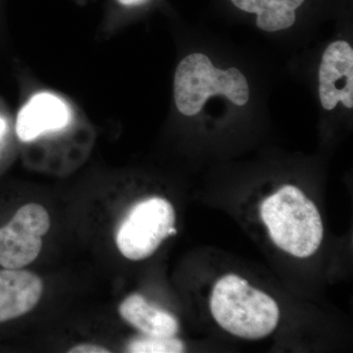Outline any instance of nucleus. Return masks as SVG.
<instances>
[{
	"label": "nucleus",
	"mask_w": 353,
	"mask_h": 353,
	"mask_svg": "<svg viewBox=\"0 0 353 353\" xmlns=\"http://www.w3.org/2000/svg\"><path fill=\"white\" fill-rule=\"evenodd\" d=\"M285 62L209 30L183 32L172 85L173 114L201 141L264 131Z\"/></svg>",
	"instance_id": "nucleus-1"
},
{
	"label": "nucleus",
	"mask_w": 353,
	"mask_h": 353,
	"mask_svg": "<svg viewBox=\"0 0 353 353\" xmlns=\"http://www.w3.org/2000/svg\"><path fill=\"white\" fill-rule=\"evenodd\" d=\"M285 69L287 76L310 92L325 138L352 128L353 24L350 16H341L326 39L292 53Z\"/></svg>",
	"instance_id": "nucleus-2"
},
{
	"label": "nucleus",
	"mask_w": 353,
	"mask_h": 353,
	"mask_svg": "<svg viewBox=\"0 0 353 353\" xmlns=\"http://www.w3.org/2000/svg\"><path fill=\"white\" fill-rule=\"evenodd\" d=\"M260 216L269 236L283 252L307 259L324 238L321 215L314 202L292 183H284L260 206Z\"/></svg>",
	"instance_id": "nucleus-3"
},
{
	"label": "nucleus",
	"mask_w": 353,
	"mask_h": 353,
	"mask_svg": "<svg viewBox=\"0 0 353 353\" xmlns=\"http://www.w3.org/2000/svg\"><path fill=\"white\" fill-rule=\"evenodd\" d=\"M209 306L221 328L243 340L266 338L280 320L277 303L236 274L223 276L215 283Z\"/></svg>",
	"instance_id": "nucleus-4"
},
{
	"label": "nucleus",
	"mask_w": 353,
	"mask_h": 353,
	"mask_svg": "<svg viewBox=\"0 0 353 353\" xmlns=\"http://www.w3.org/2000/svg\"><path fill=\"white\" fill-rule=\"evenodd\" d=\"M176 213L163 197L139 202L120 225L116 243L126 259L139 261L152 256L165 239L176 234Z\"/></svg>",
	"instance_id": "nucleus-5"
},
{
	"label": "nucleus",
	"mask_w": 353,
	"mask_h": 353,
	"mask_svg": "<svg viewBox=\"0 0 353 353\" xmlns=\"http://www.w3.org/2000/svg\"><path fill=\"white\" fill-rule=\"evenodd\" d=\"M50 227L48 211L37 203L22 206L12 220L0 229V265L21 269L39 256L43 236Z\"/></svg>",
	"instance_id": "nucleus-6"
},
{
	"label": "nucleus",
	"mask_w": 353,
	"mask_h": 353,
	"mask_svg": "<svg viewBox=\"0 0 353 353\" xmlns=\"http://www.w3.org/2000/svg\"><path fill=\"white\" fill-rule=\"evenodd\" d=\"M71 112L61 99L41 92L34 95L18 114L16 132L22 141H31L46 132L63 129L69 124Z\"/></svg>",
	"instance_id": "nucleus-7"
},
{
	"label": "nucleus",
	"mask_w": 353,
	"mask_h": 353,
	"mask_svg": "<svg viewBox=\"0 0 353 353\" xmlns=\"http://www.w3.org/2000/svg\"><path fill=\"white\" fill-rule=\"evenodd\" d=\"M43 290V281L36 274L20 269L0 270V323L30 312Z\"/></svg>",
	"instance_id": "nucleus-8"
},
{
	"label": "nucleus",
	"mask_w": 353,
	"mask_h": 353,
	"mask_svg": "<svg viewBox=\"0 0 353 353\" xmlns=\"http://www.w3.org/2000/svg\"><path fill=\"white\" fill-rule=\"evenodd\" d=\"M120 315L125 321L150 336H175L179 332V322L175 316L148 303L139 294H131L123 301Z\"/></svg>",
	"instance_id": "nucleus-9"
},
{
	"label": "nucleus",
	"mask_w": 353,
	"mask_h": 353,
	"mask_svg": "<svg viewBox=\"0 0 353 353\" xmlns=\"http://www.w3.org/2000/svg\"><path fill=\"white\" fill-rule=\"evenodd\" d=\"M185 350V343L175 336H145L128 345V352L134 353H182Z\"/></svg>",
	"instance_id": "nucleus-10"
},
{
	"label": "nucleus",
	"mask_w": 353,
	"mask_h": 353,
	"mask_svg": "<svg viewBox=\"0 0 353 353\" xmlns=\"http://www.w3.org/2000/svg\"><path fill=\"white\" fill-rule=\"evenodd\" d=\"M155 0H113L116 6L119 7L121 10L134 11L143 10L146 7L154 3Z\"/></svg>",
	"instance_id": "nucleus-11"
},
{
	"label": "nucleus",
	"mask_w": 353,
	"mask_h": 353,
	"mask_svg": "<svg viewBox=\"0 0 353 353\" xmlns=\"http://www.w3.org/2000/svg\"><path fill=\"white\" fill-rule=\"evenodd\" d=\"M70 353H109L108 348L94 345H79L69 350Z\"/></svg>",
	"instance_id": "nucleus-12"
},
{
	"label": "nucleus",
	"mask_w": 353,
	"mask_h": 353,
	"mask_svg": "<svg viewBox=\"0 0 353 353\" xmlns=\"http://www.w3.org/2000/svg\"><path fill=\"white\" fill-rule=\"evenodd\" d=\"M4 130H6V123L0 118V136L3 134Z\"/></svg>",
	"instance_id": "nucleus-13"
}]
</instances>
